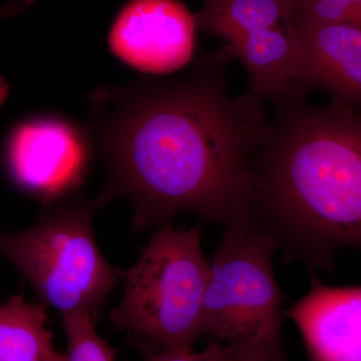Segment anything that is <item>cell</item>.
Segmentation results:
<instances>
[{"label":"cell","instance_id":"obj_1","mask_svg":"<svg viewBox=\"0 0 361 361\" xmlns=\"http://www.w3.org/2000/svg\"><path fill=\"white\" fill-rule=\"evenodd\" d=\"M234 59L224 44L179 78L94 90L92 128L106 167L99 208L127 199L135 231L185 213L225 227L245 219L270 118L263 102L230 92Z\"/></svg>","mask_w":361,"mask_h":361},{"label":"cell","instance_id":"obj_2","mask_svg":"<svg viewBox=\"0 0 361 361\" xmlns=\"http://www.w3.org/2000/svg\"><path fill=\"white\" fill-rule=\"evenodd\" d=\"M252 166L246 220L286 260L330 271L337 251L361 252V110L306 97L273 104Z\"/></svg>","mask_w":361,"mask_h":361},{"label":"cell","instance_id":"obj_3","mask_svg":"<svg viewBox=\"0 0 361 361\" xmlns=\"http://www.w3.org/2000/svg\"><path fill=\"white\" fill-rule=\"evenodd\" d=\"M276 241L245 219L226 227L210 263L202 336L234 360L286 361L285 296L273 268Z\"/></svg>","mask_w":361,"mask_h":361},{"label":"cell","instance_id":"obj_4","mask_svg":"<svg viewBox=\"0 0 361 361\" xmlns=\"http://www.w3.org/2000/svg\"><path fill=\"white\" fill-rule=\"evenodd\" d=\"M123 278L122 302L109 314L113 326L156 350L194 349L210 278L200 229L161 226Z\"/></svg>","mask_w":361,"mask_h":361},{"label":"cell","instance_id":"obj_5","mask_svg":"<svg viewBox=\"0 0 361 361\" xmlns=\"http://www.w3.org/2000/svg\"><path fill=\"white\" fill-rule=\"evenodd\" d=\"M96 201L59 204L23 231L0 235V253L20 271L40 302L61 316L87 313L97 322L123 278L99 251L92 219Z\"/></svg>","mask_w":361,"mask_h":361},{"label":"cell","instance_id":"obj_6","mask_svg":"<svg viewBox=\"0 0 361 361\" xmlns=\"http://www.w3.org/2000/svg\"><path fill=\"white\" fill-rule=\"evenodd\" d=\"M196 30L193 14L178 0H130L114 23L109 42L133 68L171 73L191 61Z\"/></svg>","mask_w":361,"mask_h":361},{"label":"cell","instance_id":"obj_7","mask_svg":"<svg viewBox=\"0 0 361 361\" xmlns=\"http://www.w3.org/2000/svg\"><path fill=\"white\" fill-rule=\"evenodd\" d=\"M87 161L84 140L61 121L25 123L9 142L8 164L14 180L47 205L84 183Z\"/></svg>","mask_w":361,"mask_h":361},{"label":"cell","instance_id":"obj_8","mask_svg":"<svg viewBox=\"0 0 361 361\" xmlns=\"http://www.w3.org/2000/svg\"><path fill=\"white\" fill-rule=\"evenodd\" d=\"M295 23V21H294ZM300 47L297 87L329 92L361 110V28L345 23H295Z\"/></svg>","mask_w":361,"mask_h":361},{"label":"cell","instance_id":"obj_9","mask_svg":"<svg viewBox=\"0 0 361 361\" xmlns=\"http://www.w3.org/2000/svg\"><path fill=\"white\" fill-rule=\"evenodd\" d=\"M310 271V290L287 311L314 361H361V285L329 286Z\"/></svg>","mask_w":361,"mask_h":361},{"label":"cell","instance_id":"obj_10","mask_svg":"<svg viewBox=\"0 0 361 361\" xmlns=\"http://www.w3.org/2000/svg\"><path fill=\"white\" fill-rule=\"evenodd\" d=\"M47 308L23 294L0 304V361H68L54 346Z\"/></svg>","mask_w":361,"mask_h":361},{"label":"cell","instance_id":"obj_11","mask_svg":"<svg viewBox=\"0 0 361 361\" xmlns=\"http://www.w3.org/2000/svg\"><path fill=\"white\" fill-rule=\"evenodd\" d=\"M197 30L226 42L268 27L294 26V0H204L194 16Z\"/></svg>","mask_w":361,"mask_h":361},{"label":"cell","instance_id":"obj_12","mask_svg":"<svg viewBox=\"0 0 361 361\" xmlns=\"http://www.w3.org/2000/svg\"><path fill=\"white\" fill-rule=\"evenodd\" d=\"M96 323L87 313L63 316L68 361H115V349L97 334Z\"/></svg>","mask_w":361,"mask_h":361},{"label":"cell","instance_id":"obj_13","mask_svg":"<svg viewBox=\"0 0 361 361\" xmlns=\"http://www.w3.org/2000/svg\"><path fill=\"white\" fill-rule=\"evenodd\" d=\"M294 21L345 23L361 28V0H294Z\"/></svg>","mask_w":361,"mask_h":361},{"label":"cell","instance_id":"obj_14","mask_svg":"<svg viewBox=\"0 0 361 361\" xmlns=\"http://www.w3.org/2000/svg\"><path fill=\"white\" fill-rule=\"evenodd\" d=\"M145 361H234L229 351L219 342L209 341L201 351L194 349H159Z\"/></svg>","mask_w":361,"mask_h":361},{"label":"cell","instance_id":"obj_15","mask_svg":"<svg viewBox=\"0 0 361 361\" xmlns=\"http://www.w3.org/2000/svg\"><path fill=\"white\" fill-rule=\"evenodd\" d=\"M35 0H8L0 6V20L13 18L25 13Z\"/></svg>","mask_w":361,"mask_h":361},{"label":"cell","instance_id":"obj_16","mask_svg":"<svg viewBox=\"0 0 361 361\" xmlns=\"http://www.w3.org/2000/svg\"><path fill=\"white\" fill-rule=\"evenodd\" d=\"M9 90H11V87H9L6 78L0 77V106L6 103V99L8 97Z\"/></svg>","mask_w":361,"mask_h":361},{"label":"cell","instance_id":"obj_17","mask_svg":"<svg viewBox=\"0 0 361 361\" xmlns=\"http://www.w3.org/2000/svg\"><path fill=\"white\" fill-rule=\"evenodd\" d=\"M233 360H234V361H256V360H234V358H233Z\"/></svg>","mask_w":361,"mask_h":361}]
</instances>
